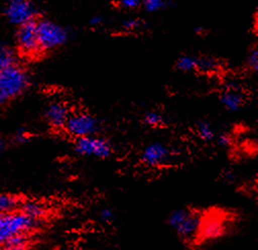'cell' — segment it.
<instances>
[{
	"label": "cell",
	"mask_w": 258,
	"mask_h": 250,
	"mask_svg": "<svg viewBox=\"0 0 258 250\" xmlns=\"http://www.w3.org/2000/svg\"><path fill=\"white\" fill-rule=\"evenodd\" d=\"M28 84L27 72L18 65L0 72V105H5L22 95Z\"/></svg>",
	"instance_id": "obj_1"
},
{
	"label": "cell",
	"mask_w": 258,
	"mask_h": 250,
	"mask_svg": "<svg viewBox=\"0 0 258 250\" xmlns=\"http://www.w3.org/2000/svg\"><path fill=\"white\" fill-rule=\"evenodd\" d=\"M37 223L38 221L27 216L22 211L0 213V245L6 244L17 235L32 230Z\"/></svg>",
	"instance_id": "obj_2"
},
{
	"label": "cell",
	"mask_w": 258,
	"mask_h": 250,
	"mask_svg": "<svg viewBox=\"0 0 258 250\" xmlns=\"http://www.w3.org/2000/svg\"><path fill=\"white\" fill-rule=\"evenodd\" d=\"M37 35L39 47L49 50L63 45L69 40V32L60 25L49 20L37 22Z\"/></svg>",
	"instance_id": "obj_3"
},
{
	"label": "cell",
	"mask_w": 258,
	"mask_h": 250,
	"mask_svg": "<svg viewBox=\"0 0 258 250\" xmlns=\"http://www.w3.org/2000/svg\"><path fill=\"white\" fill-rule=\"evenodd\" d=\"M75 151L81 156L96 158H108L113 154V147L109 141L104 138L90 136L76 139Z\"/></svg>",
	"instance_id": "obj_4"
},
{
	"label": "cell",
	"mask_w": 258,
	"mask_h": 250,
	"mask_svg": "<svg viewBox=\"0 0 258 250\" xmlns=\"http://www.w3.org/2000/svg\"><path fill=\"white\" fill-rule=\"evenodd\" d=\"M64 129L67 133L76 138L94 136L99 131V122L92 115L85 112H76L70 114Z\"/></svg>",
	"instance_id": "obj_5"
},
{
	"label": "cell",
	"mask_w": 258,
	"mask_h": 250,
	"mask_svg": "<svg viewBox=\"0 0 258 250\" xmlns=\"http://www.w3.org/2000/svg\"><path fill=\"white\" fill-rule=\"evenodd\" d=\"M17 42L19 48L26 54H34L40 50L37 35V22L35 20L19 26Z\"/></svg>",
	"instance_id": "obj_6"
},
{
	"label": "cell",
	"mask_w": 258,
	"mask_h": 250,
	"mask_svg": "<svg viewBox=\"0 0 258 250\" xmlns=\"http://www.w3.org/2000/svg\"><path fill=\"white\" fill-rule=\"evenodd\" d=\"M6 14L11 23L21 26L34 21L36 10L29 2H13L7 8Z\"/></svg>",
	"instance_id": "obj_7"
},
{
	"label": "cell",
	"mask_w": 258,
	"mask_h": 250,
	"mask_svg": "<svg viewBox=\"0 0 258 250\" xmlns=\"http://www.w3.org/2000/svg\"><path fill=\"white\" fill-rule=\"evenodd\" d=\"M201 224H202L201 214L196 210L189 209L186 216L174 229V231L176 232V234L180 239H182L185 242H190L199 233Z\"/></svg>",
	"instance_id": "obj_8"
},
{
	"label": "cell",
	"mask_w": 258,
	"mask_h": 250,
	"mask_svg": "<svg viewBox=\"0 0 258 250\" xmlns=\"http://www.w3.org/2000/svg\"><path fill=\"white\" fill-rule=\"evenodd\" d=\"M169 149L162 143H153L145 148L142 153V161L147 166L157 167L163 165L170 157Z\"/></svg>",
	"instance_id": "obj_9"
},
{
	"label": "cell",
	"mask_w": 258,
	"mask_h": 250,
	"mask_svg": "<svg viewBox=\"0 0 258 250\" xmlns=\"http://www.w3.org/2000/svg\"><path fill=\"white\" fill-rule=\"evenodd\" d=\"M70 114L71 113L69 112L67 106L60 102L50 103L45 112L48 123L54 129L64 128V124H66Z\"/></svg>",
	"instance_id": "obj_10"
},
{
	"label": "cell",
	"mask_w": 258,
	"mask_h": 250,
	"mask_svg": "<svg viewBox=\"0 0 258 250\" xmlns=\"http://www.w3.org/2000/svg\"><path fill=\"white\" fill-rule=\"evenodd\" d=\"M220 101L222 106L228 111L236 112L243 107L244 96L237 87L231 86L222 92Z\"/></svg>",
	"instance_id": "obj_11"
},
{
	"label": "cell",
	"mask_w": 258,
	"mask_h": 250,
	"mask_svg": "<svg viewBox=\"0 0 258 250\" xmlns=\"http://www.w3.org/2000/svg\"><path fill=\"white\" fill-rule=\"evenodd\" d=\"M22 212L27 216L38 221L45 214V208L38 202L27 201L22 204Z\"/></svg>",
	"instance_id": "obj_12"
},
{
	"label": "cell",
	"mask_w": 258,
	"mask_h": 250,
	"mask_svg": "<svg viewBox=\"0 0 258 250\" xmlns=\"http://www.w3.org/2000/svg\"><path fill=\"white\" fill-rule=\"evenodd\" d=\"M176 68L181 72H191L197 70V57L189 54L180 55L175 64Z\"/></svg>",
	"instance_id": "obj_13"
},
{
	"label": "cell",
	"mask_w": 258,
	"mask_h": 250,
	"mask_svg": "<svg viewBox=\"0 0 258 250\" xmlns=\"http://www.w3.org/2000/svg\"><path fill=\"white\" fill-rule=\"evenodd\" d=\"M16 64V55L8 47H0V72H3Z\"/></svg>",
	"instance_id": "obj_14"
},
{
	"label": "cell",
	"mask_w": 258,
	"mask_h": 250,
	"mask_svg": "<svg viewBox=\"0 0 258 250\" xmlns=\"http://www.w3.org/2000/svg\"><path fill=\"white\" fill-rule=\"evenodd\" d=\"M197 70L204 73H212L218 70V62L210 56L197 57Z\"/></svg>",
	"instance_id": "obj_15"
},
{
	"label": "cell",
	"mask_w": 258,
	"mask_h": 250,
	"mask_svg": "<svg viewBox=\"0 0 258 250\" xmlns=\"http://www.w3.org/2000/svg\"><path fill=\"white\" fill-rule=\"evenodd\" d=\"M29 244V240L25 234H20L10 239L3 246L6 250H26Z\"/></svg>",
	"instance_id": "obj_16"
},
{
	"label": "cell",
	"mask_w": 258,
	"mask_h": 250,
	"mask_svg": "<svg viewBox=\"0 0 258 250\" xmlns=\"http://www.w3.org/2000/svg\"><path fill=\"white\" fill-rule=\"evenodd\" d=\"M19 199L8 194H0V213L10 212L19 204Z\"/></svg>",
	"instance_id": "obj_17"
},
{
	"label": "cell",
	"mask_w": 258,
	"mask_h": 250,
	"mask_svg": "<svg viewBox=\"0 0 258 250\" xmlns=\"http://www.w3.org/2000/svg\"><path fill=\"white\" fill-rule=\"evenodd\" d=\"M197 133H198V136L203 141H206V142L212 141L214 139V137H215L214 131L211 128V125L208 122H205V121H202V122L198 123V125H197Z\"/></svg>",
	"instance_id": "obj_18"
},
{
	"label": "cell",
	"mask_w": 258,
	"mask_h": 250,
	"mask_svg": "<svg viewBox=\"0 0 258 250\" xmlns=\"http://www.w3.org/2000/svg\"><path fill=\"white\" fill-rule=\"evenodd\" d=\"M188 210H189L188 208H180V209H176L170 213V215L168 217V223H169V226L173 230L181 223V221L188 213Z\"/></svg>",
	"instance_id": "obj_19"
},
{
	"label": "cell",
	"mask_w": 258,
	"mask_h": 250,
	"mask_svg": "<svg viewBox=\"0 0 258 250\" xmlns=\"http://www.w3.org/2000/svg\"><path fill=\"white\" fill-rule=\"evenodd\" d=\"M144 121H145V123H146L147 125H149V127L155 128V127H159V125H160L161 123H162L163 117L161 116V114H159L158 112L151 111V112H148V113L145 115Z\"/></svg>",
	"instance_id": "obj_20"
},
{
	"label": "cell",
	"mask_w": 258,
	"mask_h": 250,
	"mask_svg": "<svg viewBox=\"0 0 258 250\" xmlns=\"http://www.w3.org/2000/svg\"><path fill=\"white\" fill-rule=\"evenodd\" d=\"M165 6V0H145L144 8L149 13H156L162 10Z\"/></svg>",
	"instance_id": "obj_21"
},
{
	"label": "cell",
	"mask_w": 258,
	"mask_h": 250,
	"mask_svg": "<svg viewBox=\"0 0 258 250\" xmlns=\"http://www.w3.org/2000/svg\"><path fill=\"white\" fill-rule=\"evenodd\" d=\"M247 66L251 71L256 72L258 70V49L256 46L253 47L248 54Z\"/></svg>",
	"instance_id": "obj_22"
},
{
	"label": "cell",
	"mask_w": 258,
	"mask_h": 250,
	"mask_svg": "<svg viewBox=\"0 0 258 250\" xmlns=\"http://www.w3.org/2000/svg\"><path fill=\"white\" fill-rule=\"evenodd\" d=\"M143 26L141 20L138 19H128L122 23V28L126 31H136Z\"/></svg>",
	"instance_id": "obj_23"
},
{
	"label": "cell",
	"mask_w": 258,
	"mask_h": 250,
	"mask_svg": "<svg viewBox=\"0 0 258 250\" xmlns=\"http://www.w3.org/2000/svg\"><path fill=\"white\" fill-rule=\"evenodd\" d=\"M119 6L124 10L131 11L138 9L141 6V2L140 0H120Z\"/></svg>",
	"instance_id": "obj_24"
},
{
	"label": "cell",
	"mask_w": 258,
	"mask_h": 250,
	"mask_svg": "<svg viewBox=\"0 0 258 250\" xmlns=\"http://www.w3.org/2000/svg\"><path fill=\"white\" fill-rule=\"evenodd\" d=\"M101 221L105 224H111L114 220V213L110 208H103L100 213Z\"/></svg>",
	"instance_id": "obj_25"
},
{
	"label": "cell",
	"mask_w": 258,
	"mask_h": 250,
	"mask_svg": "<svg viewBox=\"0 0 258 250\" xmlns=\"http://www.w3.org/2000/svg\"><path fill=\"white\" fill-rule=\"evenodd\" d=\"M218 143L222 147H230L232 145V143H233V140H232V138L229 135L223 134V135L219 136Z\"/></svg>",
	"instance_id": "obj_26"
},
{
	"label": "cell",
	"mask_w": 258,
	"mask_h": 250,
	"mask_svg": "<svg viewBox=\"0 0 258 250\" xmlns=\"http://www.w3.org/2000/svg\"><path fill=\"white\" fill-rule=\"evenodd\" d=\"M88 23H89L90 27L96 28V27H100L104 23V19H103V17H101L99 15H95L92 18H90Z\"/></svg>",
	"instance_id": "obj_27"
},
{
	"label": "cell",
	"mask_w": 258,
	"mask_h": 250,
	"mask_svg": "<svg viewBox=\"0 0 258 250\" xmlns=\"http://www.w3.org/2000/svg\"><path fill=\"white\" fill-rule=\"evenodd\" d=\"M28 139H29V135L26 134V133L23 132V131H21L20 133H18V134L16 135V137H15V141H16L17 143H20V144L26 142Z\"/></svg>",
	"instance_id": "obj_28"
},
{
	"label": "cell",
	"mask_w": 258,
	"mask_h": 250,
	"mask_svg": "<svg viewBox=\"0 0 258 250\" xmlns=\"http://www.w3.org/2000/svg\"><path fill=\"white\" fill-rule=\"evenodd\" d=\"M203 31H204V28H203V27H197V28H195V33H196V34H202Z\"/></svg>",
	"instance_id": "obj_29"
},
{
	"label": "cell",
	"mask_w": 258,
	"mask_h": 250,
	"mask_svg": "<svg viewBox=\"0 0 258 250\" xmlns=\"http://www.w3.org/2000/svg\"><path fill=\"white\" fill-rule=\"evenodd\" d=\"M4 149V142L0 140V151H2Z\"/></svg>",
	"instance_id": "obj_30"
},
{
	"label": "cell",
	"mask_w": 258,
	"mask_h": 250,
	"mask_svg": "<svg viewBox=\"0 0 258 250\" xmlns=\"http://www.w3.org/2000/svg\"><path fill=\"white\" fill-rule=\"evenodd\" d=\"M11 3H13V2H29V0H10Z\"/></svg>",
	"instance_id": "obj_31"
}]
</instances>
